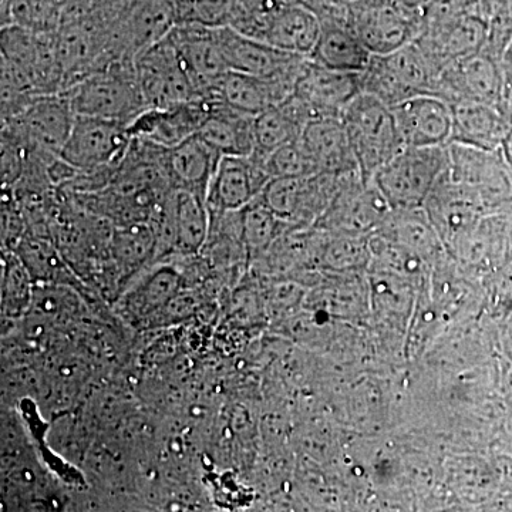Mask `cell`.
I'll list each match as a JSON object with an SVG mask.
<instances>
[{
	"label": "cell",
	"mask_w": 512,
	"mask_h": 512,
	"mask_svg": "<svg viewBox=\"0 0 512 512\" xmlns=\"http://www.w3.org/2000/svg\"><path fill=\"white\" fill-rule=\"evenodd\" d=\"M221 154L198 134L173 148H167L165 167L174 188L197 192L207 200L208 188Z\"/></svg>",
	"instance_id": "obj_26"
},
{
	"label": "cell",
	"mask_w": 512,
	"mask_h": 512,
	"mask_svg": "<svg viewBox=\"0 0 512 512\" xmlns=\"http://www.w3.org/2000/svg\"><path fill=\"white\" fill-rule=\"evenodd\" d=\"M320 20V33L315 49L309 56L312 62L340 72L360 73L366 69L372 53L350 28L346 8Z\"/></svg>",
	"instance_id": "obj_23"
},
{
	"label": "cell",
	"mask_w": 512,
	"mask_h": 512,
	"mask_svg": "<svg viewBox=\"0 0 512 512\" xmlns=\"http://www.w3.org/2000/svg\"><path fill=\"white\" fill-rule=\"evenodd\" d=\"M397 2L403 3V5L409 6V8L420 10L423 6H426L430 0H397Z\"/></svg>",
	"instance_id": "obj_44"
},
{
	"label": "cell",
	"mask_w": 512,
	"mask_h": 512,
	"mask_svg": "<svg viewBox=\"0 0 512 512\" xmlns=\"http://www.w3.org/2000/svg\"><path fill=\"white\" fill-rule=\"evenodd\" d=\"M26 148L9 131L2 130V184L10 190L25 173Z\"/></svg>",
	"instance_id": "obj_38"
},
{
	"label": "cell",
	"mask_w": 512,
	"mask_h": 512,
	"mask_svg": "<svg viewBox=\"0 0 512 512\" xmlns=\"http://www.w3.org/2000/svg\"><path fill=\"white\" fill-rule=\"evenodd\" d=\"M299 141L318 173H359L348 131L340 117H319L309 121Z\"/></svg>",
	"instance_id": "obj_22"
},
{
	"label": "cell",
	"mask_w": 512,
	"mask_h": 512,
	"mask_svg": "<svg viewBox=\"0 0 512 512\" xmlns=\"http://www.w3.org/2000/svg\"><path fill=\"white\" fill-rule=\"evenodd\" d=\"M500 64L504 80L505 110H507L512 119V42L507 47V50H505L503 57H501Z\"/></svg>",
	"instance_id": "obj_41"
},
{
	"label": "cell",
	"mask_w": 512,
	"mask_h": 512,
	"mask_svg": "<svg viewBox=\"0 0 512 512\" xmlns=\"http://www.w3.org/2000/svg\"><path fill=\"white\" fill-rule=\"evenodd\" d=\"M404 147L448 146L453 133V110L437 94H419L392 107Z\"/></svg>",
	"instance_id": "obj_18"
},
{
	"label": "cell",
	"mask_w": 512,
	"mask_h": 512,
	"mask_svg": "<svg viewBox=\"0 0 512 512\" xmlns=\"http://www.w3.org/2000/svg\"><path fill=\"white\" fill-rule=\"evenodd\" d=\"M500 150L501 153H503L505 160H507V163L510 164V167L512 168V123L510 128H508L507 133H505Z\"/></svg>",
	"instance_id": "obj_43"
},
{
	"label": "cell",
	"mask_w": 512,
	"mask_h": 512,
	"mask_svg": "<svg viewBox=\"0 0 512 512\" xmlns=\"http://www.w3.org/2000/svg\"><path fill=\"white\" fill-rule=\"evenodd\" d=\"M453 110V133L450 143L464 146L498 150L505 133L510 128V114L493 104L477 101H457Z\"/></svg>",
	"instance_id": "obj_25"
},
{
	"label": "cell",
	"mask_w": 512,
	"mask_h": 512,
	"mask_svg": "<svg viewBox=\"0 0 512 512\" xmlns=\"http://www.w3.org/2000/svg\"><path fill=\"white\" fill-rule=\"evenodd\" d=\"M254 123L255 117L208 99V114L198 136L221 156H251L255 151Z\"/></svg>",
	"instance_id": "obj_27"
},
{
	"label": "cell",
	"mask_w": 512,
	"mask_h": 512,
	"mask_svg": "<svg viewBox=\"0 0 512 512\" xmlns=\"http://www.w3.org/2000/svg\"><path fill=\"white\" fill-rule=\"evenodd\" d=\"M501 330L500 343L505 359L508 360L512 367V311L500 316Z\"/></svg>",
	"instance_id": "obj_42"
},
{
	"label": "cell",
	"mask_w": 512,
	"mask_h": 512,
	"mask_svg": "<svg viewBox=\"0 0 512 512\" xmlns=\"http://www.w3.org/2000/svg\"><path fill=\"white\" fill-rule=\"evenodd\" d=\"M158 252L183 256L201 254L211 232V211L197 192L173 188L157 211Z\"/></svg>",
	"instance_id": "obj_9"
},
{
	"label": "cell",
	"mask_w": 512,
	"mask_h": 512,
	"mask_svg": "<svg viewBox=\"0 0 512 512\" xmlns=\"http://www.w3.org/2000/svg\"><path fill=\"white\" fill-rule=\"evenodd\" d=\"M111 251L117 265L127 274H133L158 254V238L150 222L120 225L113 235Z\"/></svg>",
	"instance_id": "obj_33"
},
{
	"label": "cell",
	"mask_w": 512,
	"mask_h": 512,
	"mask_svg": "<svg viewBox=\"0 0 512 512\" xmlns=\"http://www.w3.org/2000/svg\"><path fill=\"white\" fill-rule=\"evenodd\" d=\"M29 271L18 258H8L3 281V303L6 311L19 312L30 302Z\"/></svg>",
	"instance_id": "obj_36"
},
{
	"label": "cell",
	"mask_w": 512,
	"mask_h": 512,
	"mask_svg": "<svg viewBox=\"0 0 512 512\" xmlns=\"http://www.w3.org/2000/svg\"><path fill=\"white\" fill-rule=\"evenodd\" d=\"M218 28L183 23L174 25L168 32L180 50L202 99H208L215 86L229 72L222 53Z\"/></svg>",
	"instance_id": "obj_19"
},
{
	"label": "cell",
	"mask_w": 512,
	"mask_h": 512,
	"mask_svg": "<svg viewBox=\"0 0 512 512\" xmlns=\"http://www.w3.org/2000/svg\"><path fill=\"white\" fill-rule=\"evenodd\" d=\"M183 276L177 266L161 264L124 295L123 309L131 319L144 320L161 313L180 295Z\"/></svg>",
	"instance_id": "obj_30"
},
{
	"label": "cell",
	"mask_w": 512,
	"mask_h": 512,
	"mask_svg": "<svg viewBox=\"0 0 512 512\" xmlns=\"http://www.w3.org/2000/svg\"><path fill=\"white\" fill-rule=\"evenodd\" d=\"M264 165L271 178H301L318 174L301 141L272 151L264 158Z\"/></svg>",
	"instance_id": "obj_35"
},
{
	"label": "cell",
	"mask_w": 512,
	"mask_h": 512,
	"mask_svg": "<svg viewBox=\"0 0 512 512\" xmlns=\"http://www.w3.org/2000/svg\"><path fill=\"white\" fill-rule=\"evenodd\" d=\"M319 33L320 20L315 13L284 2L262 19L256 39L284 52L309 57Z\"/></svg>",
	"instance_id": "obj_24"
},
{
	"label": "cell",
	"mask_w": 512,
	"mask_h": 512,
	"mask_svg": "<svg viewBox=\"0 0 512 512\" xmlns=\"http://www.w3.org/2000/svg\"><path fill=\"white\" fill-rule=\"evenodd\" d=\"M306 178H272L259 195L282 221L295 229H301Z\"/></svg>",
	"instance_id": "obj_34"
},
{
	"label": "cell",
	"mask_w": 512,
	"mask_h": 512,
	"mask_svg": "<svg viewBox=\"0 0 512 512\" xmlns=\"http://www.w3.org/2000/svg\"><path fill=\"white\" fill-rule=\"evenodd\" d=\"M346 20L372 55H386L410 45L419 36V9L397 0H352Z\"/></svg>",
	"instance_id": "obj_7"
},
{
	"label": "cell",
	"mask_w": 512,
	"mask_h": 512,
	"mask_svg": "<svg viewBox=\"0 0 512 512\" xmlns=\"http://www.w3.org/2000/svg\"><path fill=\"white\" fill-rule=\"evenodd\" d=\"M359 173L367 181L404 148L392 107L360 93L342 116Z\"/></svg>",
	"instance_id": "obj_2"
},
{
	"label": "cell",
	"mask_w": 512,
	"mask_h": 512,
	"mask_svg": "<svg viewBox=\"0 0 512 512\" xmlns=\"http://www.w3.org/2000/svg\"><path fill=\"white\" fill-rule=\"evenodd\" d=\"M241 235L248 261H259L291 225L282 221L261 197L239 211Z\"/></svg>",
	"instance_id": "obj_31"
},
{
	"label": "cell",
	"mask_w": 512,
	"mask_h": 512,
	"mask_svg": "<svg viewBox=\"0 0 512 512\" xmlns=\"http://www.w3.org/2000/svg\"><path fill=\"white\" fill-rule=\"evenodd\" d=\"M375 234L409 249L431 266L436 265L448 254L439 232L431 224L429 215L423 207L390 210L382 227L377 229Z\"/></svg>",
	"instance_id": "obj_28"
},
{
	"label": "cell",
	"mask_w": 512,
	"mask_h": 512,
	"mask_svg": "<svg viewBox=\"0 0 512 512\" xmlns=\"http://www.w3.org/2000/svg\"><path fill=\"white\" fill-rule=\"evenodd\" d=\"M362 93L360 74L328 69L306 60L293 94L308 109L311 119L340 117L350 103Z\"/></svg>",
	"instance_id": "obj_16"
},
{
	"label": "cell",
	"mask_w": 512,
	"mask_h": 512,
	"mask_svg": "<svg viewBox=\"0 0 512 512\" xmlns=\"http://www.w3.org/2000/svg\"><path fill=\"white\" fill-rule=\"evenodd\" d=\"M447 167V146L404 147L373 175V183L392 210L421 208Z\"/></svg>",
	"instance_id": "obj_3"
},
{
	"label": "cell",
	"mask_w": 512,
	"mask_h": 512,
	"mask_svg": "<svg viewBox=\"0 0 512 512\" xmlns=\"http://www.w3.org/2000/svg\"><path fill=\"white\" fill-rule=\"evenodd\" d=\"M423 208L439 232L447 252L484 215H488L477 198L457 184L447 170L434 185Z\"/></svg>",
	"instance_id": "obj_17"
},
{
	"label": "cell",
	"mask_w": 512,
	"mask_h": 512,
	"mask_svg": "<svg viewBox=\"0 0 512 512\" xmlns=\"http://www.w3.org/2000/svg\"><path fill=\"white\" fill-rule=\"evenodd\" d=\"M264 160L251 156H222L207 192L212 212L244 210L271 181Z\"/></svg>",
	"instance_id": "obj_14"
},
{
	"label": "cell",
	"mask_w": 512,
	"mask_h": 512,
	"mask_svg": "<svg viewBox=\"0 0 512 512\" xmlns=\"http://www.w3.org/2000/svg\"><path fill=\"white\" fill-rule=\"evenodd\" d=\"M485 299L498 316L512 311V256L484 279Z\"/></svg>",
	"instance_id": "obj_37"
},
{
	"label": "cell",
	"mask_w": 512,
	"mask_h": 512,
	"mask_svg": "<svg viewBox=\"0 0 512 512\" xmlns=\"http://www.w3.org/2000/svg\"><path fill=\"white\" fill-rule=\"evenodd\" d=\"M359 74L362 93L389 107L436 89L437 76L414 42L386 55H372Z\"/></svg>",
	"instance_id": "obj_4"
},
{
	"label": "cell",
	"mask_w": 512,
	"mask_h": 512,
	"mask_svg": "<svg viewBox=\"0 0 512 512\" xmlns=\"http://www.w3.org/2000/svg\"><path fill=\"white\" fill-rule=\"evenodd\" d=\"M487 36V20L480 12H476L446 25L420 30L414 43L426 57L431 70L439 77L451 63L481 52L487 43Z\"/></svg>",
	"instance_id": "obj_15"
},
{
	"label": "cell",
	"mask_w": 512,
	"mask_h": 512,
	"mask_svg": "<svg viewBox=\"0 0 512 512\" xmlns=\"http://www.w3.org/2000/svg\"><path fill=\"white\" fill-rule=\"evenodd\" d=\"M218 36L229 72L278 76L295 69L306 59L244 35L231 26H220Z\"/></svg>",
	"instance_id": "obj_21"
},
{
	"label": "cell",
	"mask_w": 512,
	"mask_h": 512,
	"mask_svg": "<svg viewBox=\"0 0 512 512\" xmlns=\"http://www.w3.org/2000/svg\"><path fill=\"white\" fill-rule=\"evenodd\" d=\"M131 140L126 123L76 116L60 158L77 173L117 168L127 156Z\"/></svg>",
	"instance_id": "obj_10"
},
{
	"label": "cell",
	"mask_w": 512,
	"mask_h": 512,
	"mask_svg": "<svg viewBox=\"0 0 512 512\" xmlns=\"http://www.w3.org/2000/svg\"><path fill=\"white\" fill-rule=\"evenodd\" d=\"M208 114V100L147 109L128 124L131 138L154 146L173 148L198 134Z\"/></svg>",
	"instance_id": "obj_20"
},
{
	"label": "cell",
	"mask_w": 512,
	"mask_h": 512,
	"mask_svg": "<svg viewBox=\"0 0 512 512\" xmlns=\"http://www.w3.org/2000/svg\"><path fill=\"white\" fill-rule=\"evenodd\" d=\"M311 114L301 100L292 94L278 106L255 117V151L252 154L264 158L272 151L301 140Z\"/></svg>",
	"instance_id": "obj_29"
},
{
	"label": "cell",
	"mask_w": 512,
	"mask_h": 512,
	"mask_svg": "<svg viewBox=\"0 0 512 512\" xmlns=\"http://www.w3.org/2000/svg\"><path fill=\"white\" fill-rule=\"evenodd\" d=\"M133 63L148 109L202 99L170 33L141 49Z\"/></svg>",
	"instance_id": "obj_5"
},
{
	"label": "cell",
	"mask_w": 512,
	"mask_h": 512,
	"mask_svg": "<svg viewBox=\"0 0 512 512\" xmlns=\"http://www.w3.org/2000/svg\"><path fill=\"white\" fill-rule=\"evenodd\" d=\"M322 231V229H320ZM372 262L370 237L330 234L322 231L318 268L326 272H366Z\"/></svg>",
	"instance_id": "obj_32"
},
{
	"label": "cell",
	"mask_w": 512,
	"mask_h": 512,
	"mask_svg": "<svg viewBox=\"0 0 512 512\" xmlns=\"http://www.w3.org/2000/svg\"><path fill=\"white\" fill-rule=\"evenodd\" d=\"M74 120L76 114L66 94H40L18 116L2 121V130L13 134L32 153L60 157Z\"/></svg>",
	"instance_id": "obj_11"
},
{
	"label": "cell",
	"mask_w": 512,
	"mask_h": 512,
	"mask_svg": "<svg viewBox=\"0 0 512 512\" xmlns=\"http://www.w3.org/2000/svg\"><path fill=\"white\" fill-rule=\"evenodd\" d=\"M390 210L373 180H365L360 173L343 175L335 198L313 228L330 234L370 237L382 227Z\"/></svg>",
	"instance_id": "obj_8"
},
{
	"label": "cell",
	"mask_w": 512,
	"mask_h": 512,
	"mask_svg": "<svg viewBox=\"0 0 512 512\" xmlns=\"http://www.w3.org/2000/svg\"><path fill=\"white\" fill-rule=\"evenodd\" d=\"M434 94L450 104L457 101H477L505 110L500 60L483 49L451 63L437 77Z\"/></svg>",
	"instance_id": "obj_12"
},
{
	"label": "cell",
	"mask_w": 512,
	"mask_h": 512,
	"mask_svg": "<svg viewBox=\"0 0 512 512\" xmlns=\"http://www.w3.org/2000/svg\"><path fill=\"white\" fill-rule=\"evenodd\" d=\"M447 150L448 175L471 192L487 214L512 207V168L500 148L484 150L450 143Z\"/></svg>",
	"instance_id": "obj_6"
},
{
	"label": "cell",
	"mask_w": 512,
	"mask_h": 512,
	"mask_svg": "<svg viewBox=\"0 0 512 512\" xmlns=\"http://www.w3.org/2000/svg\"><path fill=\"white\" fill-rule=\"evenodd\" d=\"M478 10L485 20L500 19L512 26V0H478Z\"/></svg>",
	"instance_id": "obj_39"
},
{
	"label": "cell",
	"mask_w": 512,
	"mask_h": 512,
	"mask_svg": "<svg viewBox=\"0 0 512 512\" xmlns=\"http://www.w3.org/2000/svg\"><path fill=\"white\" fill-rule=\"evenodd\" d=\"M306 60L308 57L295 69L272 77L228 72L212 90L208 99L220 100L248 116H259L292 96Z\"/></svg>",
	"instance_id": "obj_13"
},
{
	"label": "cell",
	"mask_w": 512,
	"mask_h": 512,
	"mask_svg": "<svg viewBox=\"0 0 512 512\" xmlns=\"http://www.w3.org/2000/svg\"><path fill=\"white\" fill-rule=\"evenodd\" d=\"M76 116L131 124L148 109L133 59L117 60L63 90Z\"/></svg>",
	"instance_id": "obj_1"
},
{
	"label": "cell",
	"mask_w": 512,
	"mask_h": 512,
	"mask_svg": "<svg viewBox=\"0 0 512 512\" xmlns=\"http://www.w3.org/2000/svg\"><path fill=\"white\" fill-rule=\"evenodd\" d=\"M285 2L311 10L319 19L335 15V13L345 8V6L336 5L332 0H285Z\"/></svg>",
	"instance_id": "obj_40"
}]
</instances>
